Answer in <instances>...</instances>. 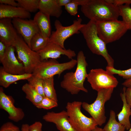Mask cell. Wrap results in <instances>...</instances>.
Listing matches in <instances>:
<instances>
[{"label": "cell", "instance_id": "obj_9", "mask_svg": "<svg viewBox=\"0 0 131 131\" xmlns=\"http://www.w3.org/2000/svg\"><path fill=\"white\" fill-rule=\"evenodd\" d=\"M82 18H79L74 20L71 25L64 26L59 20H56L54 26L56 30L51 32L49 38V42L54 43L65 49L64 43L66 40L73 35L80 33V30L84 25L82 24Z\"/></svg>", "mask_w": 131, "mask_h": 131}, {"label": "cell", "instance_id": "obj_42", "mask_svg": "<svg viewBox=\"0 0 131 131\" xmlns=\"http://www.w3.org/2000/svg\"><path fill=\"white\" fill-rule=\"evenodd\" d=\"M91 131H104L103 129L98 127L97 126Z\"/></svg>", "mask_w": 131, "mask_h": 131}, {"label": "cell", "instance_id": "obj_18", "mask_svg": "<svg viewBox=\"0 0 131 131\" xmlns=\"http://www.w3.org/2000/svg\"><path fill=\"white\" fill-rule=\"evenodd\" d=\"M39 9L46 15L57 18L62 13V7L58 5L57 0H40Z\"/></svg>", "mask_w": 131, "mask_h": 131}, {"label": "cell", "instance_id": "obj_6", "mask_svg": "<svg viewBox=\"0 0 131 131\" xmlns=\"http://www.w3.org/2000/svg\"><path fill=\"white\" fill-rule=\"evenodd\" d=\"M114 89L100 90L97 91V97L93 103H82V107L90 114L98 125L101 126L106 122L105 104L110 99Z\"/></svg>", "mask_w": 131, "mask_h": 131}, {"label": "cell", "instance_id": "obj_37", "mask_svg": "<svg viewBox=\"0 0 131 131\" xmlns=\"http://www.w3.org/2000/svg\"><path fill=\"white\" fill-rule=\"evenodd\" d=\"M7 47L5 45L0 41V60L4 56L6 51Z\"/></svg>", "mask_w": 131, "mask_h": 131}, {"label": "cell", "instance_id": "obj_29", "mask_svg": "<svg viewBox=\"0 0 131 131\" xmlns=\"http://www.w3.org/2000/svg\"><path fill=\"white\" fill-rule=\"evenodd\" d=\"M57 102L49 98L44 97L41 101L36 107L39 109L49 110L57 106Z\"/></svg>", "mask_w": 131, "mask_h": 131}, {"label": "cell", "instance_id": "obj_15", "mask_svg": "<svg viewBox=\"0 0 131 131\" xmlns=\"http://www.w3.org/2000/svg\"><path fill=\"white\" fill-rule=\"evenodd\" d=\"M42 119L47 122L54 123L60 131H76L70 123L66 111L48 112Z\"/></svg>", "mask_w": 131, "mask_h": 131}, {"label": "cell", "instance_id": "obj_11", "mask_svg": "<svg viewBox=\"0 0 131 131\" xmlns=\"http://www.w3.org/2000/svg\"><path fill=\"white\" fill-rule=\"evenodd\" d=\"M12 22L17 33L21 35L31 48L30 42L32 38L36 34L40 32L34 20L14 18L12 20Z\"/></svg>", "mask_w": 131, "mask_h": 131}, {"label": "cell", "instance_id": "obj_8", "mask_svg": "<svg viewBox=\"0 0 131 131\" xmlns=\"http://www.w3.org/2000/svg\"><path fill=\"white\" fill-rule=\"evenodd\" d=\"M14 47L18 57L23 62L25 73L32 74L35 67L41 61L39 55L28 46L21 36L18 35Z\"/></svg>", "mask_w": 131, "mask_h": 131}, {"label": "cell", "instance_id": "obj_36", "mask_svg": "<svg viewBox=\"0 0 131 131\" xmlns=\"http://www.w3.org/2000/svg\"><path fill=\"white\" fill-rule=\"evenodd\" d=\"M125 93L126 101L131 107V87L126 88Z\"/></svg>", "mask_w": 131, "mask_h": 131}, {"label": "cell", "instance_id": "obj_13", "mask_svg": "<svg viewBox=\"0 0 131 131\" xmlns=\"http://www.w3.org/2000/svg\"><path fill=\"white\" fill-rule=\"evenodd\" d=\"M14 101L12 97L4 92L2 87H0V108L8 113L9 119L17 122L24 118L25 114L22 109L15 106Z\"/></svg>", "mask_w": 131, "mask_h": 131}, {"label": "cell", "instance_id": "obj_34", "mask_svg": "<svg viewBox=\"0 0 131 131\" xmlns=\"http://www.w3.org/2000/svg\"><path fill=\"white\" fill-rule=\"evenodd\" d=\"M42 124L40 122L37 121L29 125V131H42Z\"/></svg>", "mask_w": 131, "mask_h": 131}, {"label": "cell", "instance_id": "obj_2", "mask_svg": "<svg viewBox=\"0 0 131 131\" xmlns=\"http://www.w3.org/2000/svg\"><path fill=\"white\" fill-rule=\"evenodd\" d=\"M81 10L85 17L96 22L118 19L120 16L118 7L106 0H88Z\"/></svg>", "mask_w": 131, "mask_h": 131}, {"label": "cell", "instance_id": "obj_26", "mask_svg": "<svg viewBox=\"0 0 131 131\" xmlns=\"http://www.w3.org/2000/svg\"><path fill=\"white\" fill-rule=\"evenodd\" d=\"M19 6L29 12H34L39 9L40 0H16Z\"/></svg>", "mask_w": 131, "mask_h": 131}, {"label": "cell", "instance_id": "obj_5", "mask_svg": "<svg viewBox=\"0 0 131 131\" xmlns=\"http://www.w3.org/2000/svg\"><path fill=\"white\" fill-rule=\"evenodd\" d=\"M96 23L98 34L106 44L119 40L128 30L122 20H110Z\"/></svg>", "mask_w": 131, "mask_h": 131}, {"label": "cell", "instance_id": "obj_43", "mask_svg": "<svg viewBox=\"0 0 131 131\" xmlns=\"http://www.w3.org/2000/svg\"><path fill=\"white\" fill-rule=\"evenodd\" d=\"M128 131H131V128L128 130Z\"/></svg>", "mask_w": 131, "mask_h": 131}, {"label": "cell", "instance_id": "obj_33", "mask_svg": "<svg viewBox=\"0 0 131 131\" xmlns=\"http://www.w3.org/2000/svg\"><path fill=\"white\" fill-rule=\"evenodd\" d=\"M107 2L118 7L125 4L131 5V0H106Z\"/></svg>", "mask_w": 131, "mask_h": 131}, {"label": "cell", "instance_id": "obj_23", "mask_svg": "<svg viewBox=\"0 0 131 131\" xmlns=\"http://www.w3.org/2000/svg\"><path fill=\"white\" fill-rule=\"evenodd\" d=\"M49 42V38L44 37L40 32L34 35L30 42L31 48L36 52L44 48Z\"/></svg>", "mask_w": 131, "mask_h": 131}, {"label": "cell", "instance_id": "obj_38", "mask_svg": "<svg viewBox=\"0 0 131 131\" xmlns=\"http://www.w3.org/2000/svg\"><path fill=\"white\" fill-rule=\"evenodd\" d=\"M72 1V0H57V2L58 5L62 7L63 6H65Z\"/></svg>", "mask_w": 131, "mask_h": 131}, {"label": "cell", "instance_id": "obj_21", "mask_svg": "<svg viewBox=\"0 0 131 131\" xmlns=\"http://www.w3.org/2000/svg\"><path fill=\"white\" fill-rule=\"evenodd\" d=\"M32 74L25 73L20 75H16L6 72L2 66L0 67V85L7 88L15 82L22 80H27L32 75Z\"/></svg>", "mask_w": 131, "mask_h": 131}, {"label": "cell", "instance_id": "obj_14", "mask_svg": "<svg viewBox=\"0 0 131 131\" xmlns=\"http://www.w3.org/2000/svg\"><path fill=\"white\" fill-rule=\"evenodd\" d=\"M37 52L41 61L49 58L56 59L60 57L62 55H65L72 59L76 56L74 51L69 49H64L58 45L50 42L44 48Z\"/></svg>", "mask_w": 131, "mask_h": 131}, {"label": "cell", "instance_id": "obj_10", "mask_svg": "<svg viewBox=\"0 0 131 131\" xmlns=\"http://www.w3.org/2000/svg\"><path fill=\"white\" fill-rule=\"evenodd\" d=\"M86 79L92 89L97 91L102 89L116 87L118 83L116 78L108 72L101 68L92 69Z\"/></svg>", "mask_w": 131, "mask_h": 131}, {"label": "cell", "instance_id": "obj_19", "mask_svg": "<svg viewBox=\"0 0 131 131\" xmlns=\"http://www.w3.org/2000/svg\"><path fill=\"white\" fill-rule=\"evenodd\" d=\"M33 20L42 36L49 38L51 33L50 16L39 11L35 15Z\"/></svg>", "mask_w": 131, "mask_h": 131}, {"label": "cell", "instance_id": "obj_7", "mask_svg": "<svg viewBox=\"0 0 131 131\" xmlns=\"http://www.w3.org/2000/svg\"><path fill=\"white\" fill-rule=\"evenodd\" d=\"M76 60L72 59L67 62L59 63L55 59L45 60L35 67L32 74L42 79L59 76L64 71L72 69L77 65Z\"/></svg>", "mask_w": 131, "mask_h": 131}, {"label": "cell", "instance_id": "obj_28", "mask_svg": "<svg viewBox=\"0 0 131 131\" xmlns=\"http://www.w3.org/2000/svg\"><path fill=\"white\" fill-rule=\"evenodd\" d=\"M27 80L28 83L33 87L39 94L43 97H45L43 90V79L32 75Z\"/></svg>", "mask_w": 131, "mask_h": 131}, {"label": "cell", "instance_id": "obj_30", "mask_svg": "<svg viewBox=\"0 0 131 131\" xmlns=\"http://www.w3.org/2000/svg\"><path fill=\"white\" fill-rule=\"evenodd\" d=\"M106 69L107 71L112 75L117 74L126 80L131 78V68L126 70H121L116 69L114 67L107 66Z\"/></svg>", "mask_w": 131, "mask_h": 131}, {"label": "cell", "instance_id": "obj_4", "mask_svg": "<svg viewBox=\"0 0 131 131\" xmlns=\"http://www.w3.org/2000/svg\"><path fill=\"white\" fill-rule=\"evenodd\" d=\"M82 103L75 101L67 103L66 111L69 121L76 131H91L98 125L92 117H88L82 113Z\"/></svg>", "mask_w": 131, "mask_h": 131}, {"label": "cell", "instance_id": "obj_20", "mask_svg": "<svg viewBox=\"0 0 131 131\" xmlns=\"http://www.w3.org/2000/svg\"><path fill=\"white\" fill-rule=\"evenodd\" d=\"M126 87H123V92L120 94V96L123 105L121 111L117 115L118 122L124 125L127 130L131 127L130 117L131 115V107L127 103L126 99L125 91Z\"/></svg>", "mask_w": 131, "mask_h": 131}, {"label": "cell", "instance_id": "obj_41", "mask_svg": "<svg viewBox=\"0 0 131 131\" xmlns=\"http://www.w3.org/2000/svg\"><path fill=\"white\" fill-rule=\"evenodd\" d=\"M29 125L27 124H24L22 125L21 126V131H29Z\"/></svg>", "mask_w": 131, "mask_h": 131}, {"label": "cell", "instance_id": "obj_31", "mask_svg": "<svg viewBox=\"0 0 131 131\" xmlns=\"http://www.w3.org/2000/svg\"><path fill=\"white\" fill-rule=\"evenodd\" d=\"M78 5L74 1H72L65 6V8L70 14L72 16H75L78 13Z\"/></svg>", "mask_w": 131, "mask_h": 131}, {"label": "cell", "instance_id": "obj_12", "mask_svg": "<svg viewBox=\"0 0 131 131\" xmlns=\"http://www.w3.org/2000/svg\"><path fill=\"white\" fill-rule=\"evenodd\" d=\"M14 47H7L5 55L0 61L6 72L12 74L20 75L25 73L23 64L19 62L15 55Z\"/></svg>", "mask_w": 131, "mask_h": 131}, {"label": "cell", "instance_id": "obj_1", "mask_svg": "<svg viewBox=\"0 0 131 131\" xmlns=\"http://www.w3.org/2000/svg\"><path fill=\"white\" fill-rule=\"evenodd\" d=\"M76 60L75 72L66 74L60 83L61 87L73 95L77 94L81 91L88 92L84 86L88 74L87 72L88 64L82 51H80L78 52Z\"/></svg>", "mask_w": 131, "mask_h": 131}, {"label": "cell", "instance_id": "obj_24", "mask_svg": "<svg viewBox=\"0 0 131 131\" xmlns=\"http://www.w3.org/2000/svg\"><path fill=\"white\" fill-rule=\"evenodd\" d=\"M43 84L45 96L57 102V94L54 86V77L43 79Z\"/></svg>", "mask_w": 131, "mask_h": 131}, {"label": "cell", "instance_id": "obj_27", "mask_svg": "<svg viewBox=\"0 0 131 131\" xmlns=\"http://www.w3.org/2000/svg\"><path fill=\"white\" fill-rule=\"evenodd\" d=\"M120 16L127 25L128 30H131V8L130 5L125 4L118 7Z\"/></svg>", "mask_w": 131, "mask_h": 131}, {"label": "cell", "instance_id": "obj_17", "mask_svg": "<svg viewBox=\"0 0 131 131\" xmlns=\"http://www.w3.org/2000/svg\"><path fill=\"white\" fill-rule=\"evenodd\" d=\"M31 17L30 13L20 7L0 4V19L19 18L26 19Z\"/></svg>", "mask_w": 131, "mask_h": 131}, {"label": "cell", "instance_id": "obj_39", "mask_svg": "<svg viewBox=\"0 0 131 131\" xmlns=\"http://www.w3.org/2000/svg\"><path fill=\"white\" fill-rule=\"evenodd\" d=\"M122 85L126 87H131V78L126 80L122 83Z\"/></svg>", "mask_w": 131, "mask_h": 131}, {"label": "cell", "instance_id": "obj_35", "mask_svg": "<svg viewBox=\"0 0 131 131\" xmlns=\"http://www.w3.org/2000/svg\"><path fill=\"white\" fill-rule=\"evenodd\" d=\"M0 4L7 5L15 7H19V5L16 0H0Z\"/></svg>", "mask_w": 131, "mask_h": 131}, {"label": "cell", "instance_id": "obj_16", "mask_svg": "<svg viewBox=\"0 0 131 131\" xmlns=\"http://www.w3.org/2000/svg\"><path fill=\"white\" fill-rule=\"evenodd\" d=\"M12 22L11 19L0 20V40L7 47L14 45L18 35Z\"/></svg>", "mask_w": 131, "mask_h": 131}, {"label": "cell", "instance_id": "obj_25", "mask_svg": "<svg viewBox=\"0 0 131 131\" xmlns=\"http://www.w3.org/2000/svg\"><path fill=\"white\" fill-rule=\"evenodd\" d=\"M115 116V111L111 110L109 119L103 129L104 131H125V127L117 121Z\"/></svg>", "mask_w": 131, "mask_h": 131}, {"label": "cell", "instance_id": "obj_3", "mask_svg": "<svg viewBox=\"0 0 131 131\" xmlns=\"http://www.w3.org/2000/svg\"><path fill=\"white\" fill-rule=\"evenodd\" d=\"M80 31L91 51L93 54L102 56L107 62V66L114 67V60L108 52L106 44L98 34L96 22L90 20L87 24H84Z\"/></svg>", "mask_w": 131, "mask_h": 131}, {"label": "cell", "instance_id": "obj_40", "mask_svg": "<svg viewBox=\"0 0 131 131\" xmlns=\"http://www.w3.org/2000/svg\"><path fill=\"white\" fill-rule=\"evenodd\" d=\"M88 0H74L79 5L81 6L85 4L88 1Z\"/></svg>", "mask_w": 131, "mask_h": 131}, {"label": "cell", "instance_id": "obj_32", "mask_svg": "<svg viewBox=\"0 0 131 131\" xmlns=\"http://www.w3.org/2000/svg\"><path fill=\"white\" fill-rule=\"evenodd\" d=\"M0 131H21L19 128L10 122H8L1 126Z\"/></svg>", "mask_w": 131, "mask_h": 131}, {"label": "cell", "instance_id": "obj_22", "mask_svg": "<svg viewBox=\"0 0 131 131\" xmlns=\"http://www.w3.org/2000/svg\"><path fill=\"white\" fill-rule=\"evenodd\" d=\"M22 90L25 94L26 98L35 106L40 103L44 97L28 83L24 84Z\"/></svg>", "mask_w": 131, "mask_h": 131}]
</instances>
